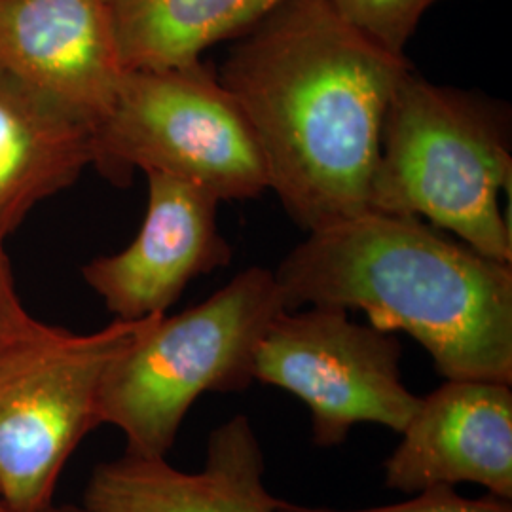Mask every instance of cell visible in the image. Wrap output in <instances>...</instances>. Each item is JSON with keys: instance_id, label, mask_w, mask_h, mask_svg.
<instances>
[{"instance_id": "7c38bea8", "label": "cell", "mask_w": 512, "mask_h": 512, "mask_svg": "<svg viewBox=\"0 0 512 512\" xmlns=\"http://www.w3.org/2000/svg\"><path fill=\"white\" fill-rule=\"evenodd\" d=\"M92 162V129L0 69V243Z\"/></svg>"}, {"instance_id": "5bb4252c", "label": "cell", "mask_w": 512, "mask_h": 512, "mask_svg": "<svg viewBox=\"0 0 512 512\" xmlns=\"http://www.w3.org/2000/svg\"><path fill=\"white\" fill-rule=\"evenodd\" d=\"M437 0H329L330 6L387 52L404 55L421 16Z\"/></svg>"}, {"instance_id": "8fae6325", "label": "cell", "mask_w": 512, "mask_h": 512, "mask_svg": "<svg viewBox=\"0 0 512 512\" xmlns=\"http://www.w3.org/2000/svg\"><path fill=\"white\" fill-rule=\"evenodd\" d=\"M266 458L243 414L211 431L200 473L165 458L124 454L93 469L84 490L88 512H277L279 497L264 482Z\"/></svg>"}, {"instance_id": "8992f818", "label": "cell", "mask_w": 512, "mask_h": 512, "mask_svg": "<svg viewBox=\"0 0 512 512\" xmlns=\"http://www.w3.org/2000/svg\"><path fill=\"white\" fill-rule=\"evenodd\" d=\"M152 317L114 319L90 334L33 319L0 342V501L8 511L52 505L65 463L99 425L105 370Z\"/></svg>"}, {"instance_id": "e0dca14e", "label": "cell", "mask_w": 512, "mask_h": 512, "mask_svg": "<svg viewBox=\"0 0 512 512\" xmlns=\"http://www.w3.org/2000/svg\"><path fill=\"white\" fill-rule=\"evenodd\" d=\"M40 512H88L84 507H73V505H61V507H55L54 503L48 505L46 509H42Z\"/></svg>"}, {"instance_id": "2e32d148", "label": "cell", "mask_w": 512, "mask_h": 512, "mask_svg": "<svg viewBox=\"0 0 512 512\" xmlns=\"http://www.w3.org/2000/svg\"><path fill=\"white\" fill-rule=\"evenodd\" d=\"M33 315L23 308L16 291L12 266L6 255L4 243H0V342L33 323Z\"/></svg>"}, {"instance_id": "3957f363", "label": "cell", "mask_w": 512, "mask_h": 512, "mask_svg": "<svg viewBox=\"0 0 512 512\" xmlns=\"http://www.w3.org/2000/svg\"><path fill=\"white\" fill-rule=\"evenodd\" d=\"M511 112L480 93L439 86L410 69L385 110L368 211L423 217L512 264L499 194L511 188Z\"/></svg>"}, {"instance_id": "ac0fdd59", "label": "cell", "mask_w": 512, "mask_h": 512, "mask_svg": "<svg viewBox=\"0 0 512 512\" xmlns=\"http://www.w3.org/2000/svg\"><path fill=\"white\" fill-rule=\"evenodd\" d=\"M0 512H10L8 511V507H6L2 501H0Z\"/></svg>"}, {"instance_id": "30bf717a", "label": "cell", "mask_w": 512, "mask_h": 512, "mask_svg": "<svg viewBox=\"0 0 512 512\" xmlns=\"http://www.w3.org/2000/svg\"><path fill=\"white\" fill-rule=\"evenodd\" d=\"M401 442L385 459L384 486L414 495L476 484L512 499V385L444 380L420 397Z\"/></svg>"}, {"instance_id": "6da1fadb", "label": "cell", "mask_w": 512, "mask_h": 512, "mask_svg": "<svg viewBox=\"0 0 512 512\" xmlns=\"http://www.w3.org/2000/svg\"><path fill=\"white\" fill-rule=\"evenodd\" d=\"M410 69L329 0H287L236 38L217 76L255 131L270 190L306 232L368 211L385 110Z\"/></svg>"}, {"instance_id": "ba28073f", "label": "cell", "mask_w": 512, "mask_h": 512, "mask_svg": "<svg viewBox=\"0 0 512 512\" xmlns=\"http://www.w3.org/2000/svg\"><path fill=\"white\" fill-rule=\"evenodd\" d=\"M147 181V215L137 238L82 268L84 281L120 321L164 315L190 281L234 258L220 234L217 196L164 173H147Z\"/></svg>"}, {"instance_id": "52a82bcc", "label": "cell", "mask_w": 512, "mask_h": 512, "mask_svg": "<svg viewBox=\"0 0 512 512\" xmlns=\"http://www.w3.org/2000/svg\"><path fill=\"white\" fill-rule=\"evenodd\" d=\"M403 348L393 332L359 325L349 311L308 306L281 311L255 353V382L308 406L311 439L334 448L361 423L401 433L420 397L403 382Z\"/></svg>"}, {"instance_id": "9c48e42d", "label": "cell", "mask_w": 512, "mask_h": 512, "mask_svg": "<svg viewBox=\"0 0 512 512\" xmlns=\"http://www.w3.org/2000/svg\"><path fill=\"white\" fill-rule=\"evenodd\" d=\"M0 69L92 131L126 74L101 0H0Z\"/></svg>"}, {"instance_id": "277c9868", "label": "cell", "mask_w": 512, "mask_h": 512, "mask_svg": "<svg viewBox=\"0 0 512 512\" xmlns=\"http://www.w3.org/2000/svg\"><path fill=\"white\" fill-rule=\"evenodd\" d=\"M287 310L274 270L239 272L205 302L156 315L105 370L97 420L126 437V454L167 458L192 404L255 382L262 336Z\"/></svg>"}, {"instance_id": "4fadbf2b", "label": "cell", "mask_w": 512, "mask_h": 512, "mask_svg": "<svg viewBox=\"0 0 512 512\" xmlns=\"http://www.w3.org/2000/svg\"><path fill=\"white\" fill-rule=\"evenodd\" d=\"M126 71L196 65L287 0H101Z\"/></svg>"}, {"instance_id": "7a4b0ae2", "label": "cell", "mask_w": 512, "mask_h": 512, "mask_svg": "<svg viewBox=\"0 0 512 512\" xmlns=\"http://www.w3.org/2000/svg\"><path fill=\"white\" fill-rule=\"evenodd\" d=\"M274 275L287 310L365 311L412 336L444 380L512 385V264L418 217L366 211L308 232Z\"/></svg>"}, {"instance_id": "9a60e30c", "label": "cell", "mask_w": 512, "mask_h": 512, "mask_svg": "<svg viewBox=\"0 0 512 512\" xmlns=\"http://www.w3.org/2000/svg\"><path fill=\"white\" fill-rule=\"evenodd\" d=\"M277 512H512V499H501L490 494L473 499V497L458 494L456 488L452 486H433L414 494V497L406 501L384 505V507L346 511V509L300 505V503L279 499Z\"/></svg>"}, {"instance_id": "5b68a950", "label": "cell", "mask_w": 512, "mask_h": 512, "mask_svg": "<svg viewBox=\"0 0 512 512\" xmlns=\"http://www.w3.org/2000/svg\"><path fill=\"white\" fill-rule=\"evenodd\" d=\"M92 165L118 184L133 169L171 175L220 202L270 190L255 131L203 61L126 71L109 116L93 131Z\"/></svg>"}]
</instances>
